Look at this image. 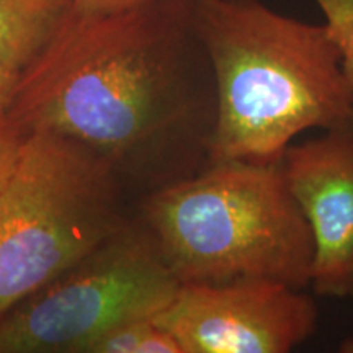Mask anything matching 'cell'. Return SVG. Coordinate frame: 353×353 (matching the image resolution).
<instances>
[{"label":"cell","instance_id":"obj_9","mask_svg":"<svg viewBox=\"0 0 353 353\" xmlns=\"http://www.w3.org/2000/svg\"><path fill=\"white\" fill-rule=\"evenodd\" d=\"M85 353H182V348L154 317H141L103 332Z\"/></svg>","mask_w":353,"mask_h":353},{"label":"cell","instance_id":"obj_2","mask_svg":"<svg viewBox=\"0 0 353 353\" xmlns=\"http://www.w3.org/2000/svg\"><path fill=\"white\" fill-rule=\"evenodd\" d=\"M195 30L213 72L210 164L278 162L301 132L353 126V97L325 25L257 0H195Z\"/></svg>","mask_w":353,"mask_h":353},{"label":"cell","instance_id":"obj_13","mask_svg":"<svg viewBox=\"0 0 353 353\" xmlns=\"http://www.w3.org/2000/svg\"><path fill=\"white\" fill-rule=\"evenodd\" d=\"M19 81L20 72H15V70L0 64V123L6 121L8 110L12 107L13 97H15Z\"/></svg>","mask_w":353,"mask_h":353},{"label":"cell","instance_id":"obj_5","mask_svg":"<svg viewBox=\"0 0 353 353\" xmlns=\"http://www.w3.org/2000/svg\"><path fill=\"white\" fill-rule=\"evenodd\" d=\"M179 285L143 223H128L0 319V353H85L114 325L161 312Z\"/></svg>","mask_w":353,"mask_h":353},{"label":"cell","instance_id":"obj_4","mask_svg":"<svg viewBox=\"0 0 353 353\" xmlns=\"http://www.w3.org/2000/svg\"><path fill=\"white\" fill-rule=\"evenodd\" d=\"M128 223L103 157L52 132L21 136L0 182V319Z\"/></svg>","mask_w":353,"mask_h":353},{"label":"cell","instance_id":"obj_15","mask_svg":"<svg viewBox=\"0 0 353 353\" xmlns=\"http://www.w3.org/2000/svg\"><path fill=\"white\" fill-rule=\"evenodd\" d=\"M348 296L353 298V278H352V283H350V290H348Z\"/></svg>","mask_w":353,"mask_h":353},{"label":"cell","instance_id":"obj_8","mask_svg":"<svg viewBox=\"0 0 353 353\" xmlns=\"http://www.w3.org/2000/svg\"><path fill=\"white\" fill-rule=\"evenodd\" d=\"M70 0H0V64L23 72L50 44Z\"/></svg>","mask_w":353,"mask_h":353},{"label":"cell","instance_id":"obj_12","mask_svg":"<svg viewBox=\"0 0 353 353\" xmlns=\"http://www.w3.org/2000/svg\"><path fill=\"white\" fill-rule=\"evenodd\" d=\"M21 143V136L15 132L6 121L0 123V182L6 179L15 161Z\"/></svg>","mask_w":353,"mask_h":353},{"label":"cell","instance_id":"obj_10","mask_svg":"<svg viewBox=\"0 0 353 353\" xmlns=\"http://www.w3.org/2000/svg\"><path fill=\"white\" fill-rule=\"evenodd\" d=\"M324 25L341 51L342 65L353 97V0H314Z\"/></svg>","mask_w":353,"mask_h":353},{"label":"cell","instance_id":"obj_6","mask_svg":"<svg viewBox=\"0 0 353 353\" xmlns=\"http://www.w3.org/2000/svg\"><path fill=\"white\" fill-rule=\"evenodd\" d=\"M154 319L182 353H286L314 334L317 309L281 281L241 278L180 283Z\"/></svg>","mask_w":353,"mask_h":353},{"label":"cell","instance_id":"obj_3","mask_svg":"<svg viewBox=\"0 0 353 353\" xmlns=\"http://www.w3.org/2000/svg\"><path fill=\"white\" fill-rule=\"evenodd\" d=\"M143 226L179 283L265 278L311 285L314 237L281 161L211 162L152 190Z\"/></svg>","mask_w":353,"mask_h":353},{"label":"cell","instance_id":"obj_11","mask_svg":"<svg viewBox=\"0 0 353 353\" xmlns=\"http://www.w3.org/2000/svg\"><path fill=\"white\" fill-rule=\"evenodd\" d=\"M159 0H70V12L83 17L113 15L151 6Z\"/></svg>","mask_w":353,"mask_h":353},{"label":"cell","instance_id":"obj_1","mask_svg":"<svg viewBox=\"0 0 353 353\" xmlns=\"http://www.w3.org/2000/svg\"><path fill=\"white\" fill-rule=\"evenodd\" d=\"M195 30V0H159L113 15L68 12L20 74L6 123L52 132L159 188L210 164L213 72Z\"/></svg>","mask_w":353,"mask_h":353},{"label":"cell","instance_id":"obj_14","mask_svg":"<svg viewBox=\"0 0 353 353\" xmlns=\"http://www.w3.org/2000/svg\"><path fill=\"white\" fill-rule=\"evenodd\" d=\"M341 352L342 353H353V332L341 343Z\"/></svg>","mask_w":353,"mask_h":353},{"label":"cell","instance_id":"obj_7","mask_svg":"<svg viewBox=\"0 0 353 353\" xmlns=\"http://www.w3.org/2000/svg\"><path fill=\"white\" fill-rule=\"evenodd\" d=\"M281 165L314 237L312 290L319 296H348L353 278V126L290 144Z\"/></svg>","mask_w":353,"mask_h":353}]
</instances>
